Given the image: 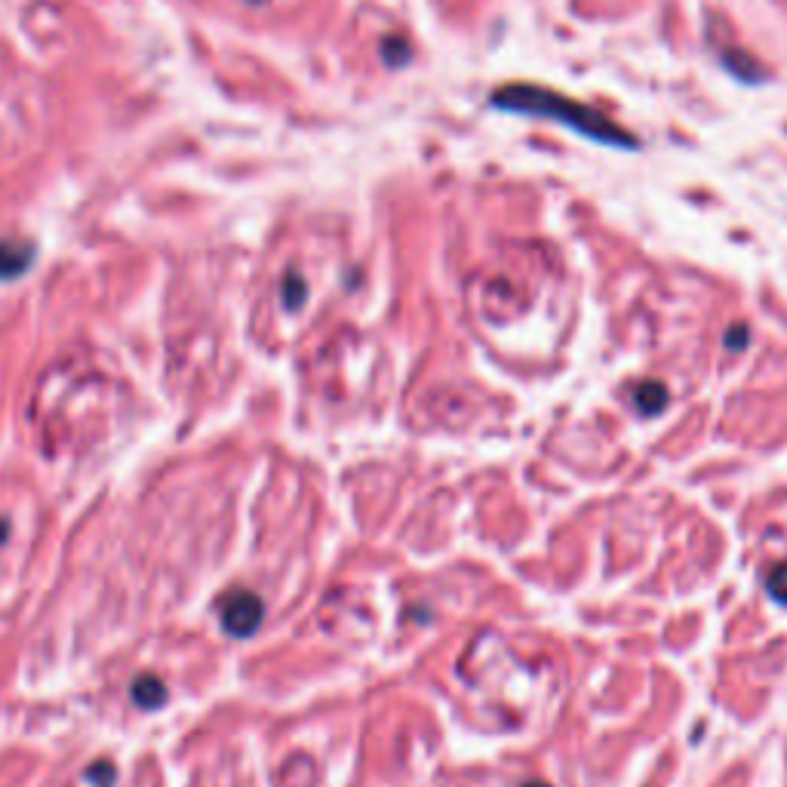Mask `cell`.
<instances>
[{
    "mask_svg": "<svg viewBox=\"0 0 787 787\" xmlns=\"http://www.w3.org/2000/svg\"><path fill=\"white\" fill-rule=\"evenodd\" d=\"M250 4H262V0H250Z\"/></svg>",
    "mask_w": 787,
    "mask_h": 787,
    "instance_id": "cell-14",
    "label": "cell"
},
{
    "mask_svg": "<svg viewBox=\"0 0 787 787\" xmlns=\"http://www.w3.org/2000/svg\"><path fill=\"white\" fill-rule=\"evenodd\" d=\"M523 787H548L545 781H529V784H523Z\"/></svg>",
    "mask_w": 787,
    "mask_h": 787,
    "instance_id": "cell-13",
    "label": "cell"
},
{
    "mask_svg": "<svg viewBox=\"0 0 787 787\" xmlns=\"http://www.w3.org/2000/svg\"><path fill=\"white\" fill-rule=\"evenodd\" d=\"M34 243L28 240H0V280H16L34 265Z\"/></svg>",
    "mask_w": 787,
    "mask_h": 787,
    "instance_id": "cell-3",
    "label": "cell"
},
{
    "mask_svg": "<svg viewBox=\"0 0 787 787\" xmlns=\"http://www.w3.org/2000/svg\"><path fill=\"white\" fill-rule=\"evenodd\" d=\"M133 701L139 704V708H145V711H157V708H163V704H167V686H163L157 677H139L136 683H133Z\"/></svg>",
    "mask_w": 787,
    "mask_h": 787,
    "instance_id": "cell-4",
    "label": "cell"
},
{
    "mask_svg": "<svg viewBox=\"0 0 787 787\" xmlns=\"http://www.w3.org/2000/svg\"><path fill=\"white\" fill-rule=\"evenodd\" d=\"M769 594L778 600V603H787V563H781V566H775L772 572H769Z\"/></svg>",
    "mask_w": 787,
    "mask_h": 787,
    "instance_id": "cell-9",
    "label": "cell"
},
{
    "mask_svg": "<svg viewBox=\"0 0 787 787\" xmlns=\"http://www.w3.org/2000/svg\"><path fill=\"white\" fill-rule=\"evenodd\" d=\"M219 612H222V625L231 637L256 634L262 618H265V606H262L259 594H253V591H228L219 603Z\"/></svg>",
    "mask_w": 787,
    "mask_h": 787,
    "instance_id": "cell-2",
    "label": "cell"
},
{
    "mask_svg": "<svg viewBox=\"0 0 787 787\" xmlns=\"http://www.w3.org/2000/svg\"><path fill=\"white\" fill-rule=\"evenodd\" d=\"M84 775H87V781H93V784L111 787V784H114V775H117V772H114V766H111L108 760H102V763H93V766H90V769H87Z\"/></svg>",
    "mask_w": 787,
    "mask_h": 787,
    "instance_id": "cell-10",
    "label": "cell"
},
{
    "mask_svg": "<svg viewBox=\"0 0 787 787\" xmlns=\"http://www.w3.org/2000/svg\"><path fill=\"white\" fill-rule=\"evenodd\" d=\"M305 296H308L305 280L299 274H286V280H283V305L296 311V308H302Z\"/></svg>",
    "mask_w": 787,
    "mask_h": 787,
    "instance_id": "cell-7",
    "label": "cell"
},
{
    "mask_svg": "<svg viewBox=\"0 0 787 787\" xmlns=\"http://www.w3.org/2000/svg\"><path fill=\"white\" fill-rule=\"evenodd\" d=\"M382 56L388 59V65H403L406 59H409V47H406V40H400V37H388L385 44H382Z\"/></svg>",
    "mask_w": 787,
    "mask_h": 787,
    "instance_id": "cell-8",
    "label": "cell"
},
{
    "mask_svg": "<svg viewBox=\"0 0 787 787\" xmlns=\"http://www.w3.org/2000/svg\"><path fill=\"white\" fill-rule=\"evenodd\" d=\"M7 529H10V523H7V520H0V545L7 542Z\"/></svg>",
    "mask_w": 787,
    "mask_h": 787,
    "instance_id": "cell-12",
    "label": "cell"
},
{
    "mask_svg": "<svg viewBox=\"0 0 787 787\" xmlns=\"http://www.w3.org/2000/svg\"><path fill=\"white\" fill-rule=\"evenodd\" d=\"M634 403L643 416H655V412H661L668 406V388L661 382H643L634 388Z\"/></svg>",
    "mask_w": 787,
    "mask_h": 787,
    "instance_id": "cell-5",
    "label": "cell"
},
{
    "mask_svg": "<svg viewBox=\"0 0 787 787\" xmlns=\"http://www.w3.org/2000/svg\"><path fill=\"white\" fill-rule=\"evenodd\" d=\"M489 105L502 108V111H514V114L551 117V120L563 123V127L575 130L578 136L600 142V145H615V148H628V151L637 148V139L621 130L618 123L603 117L597 108L575 102L563 93H551V90L529 87V84H511V87L495 90Z\"/></svg>",
    "mask_w": 787,
    "mask_h": 787,
    "instance_id": "cell-1",
    "label": "cell"
},
{
    "mask_svg": "<svg viewBox=\"0 0 787 787\" xmlns=\"http://www.w3.org/2000/svg\"><path fill=\"white\" fill-rule=\"evenodd\" d=\"M726 342H729V348H735V351L744 348V342H748V329H744V326H735L732 333L726 336Z\"/></svg>",
    "mask_w": 787,
    "mask_h": 787,
    "instance_id": "cell-11",
    "label": "cell"
},
{
    "mask_svg": "<svg viewBox=\"0 0 787 787\" xmlns=\"http://www.w3.org/2000/svg\"><path fill=\"white\" fill-rule=\"evenodd\" d=\"M723 62H726V68H729L735 77H741V80H760V77H763L760 65H757L751 56H744V53H726Z\"/></svg>",
    "mask_w": 787,
    "mask_h": 787,
    "instance_id": "cell-6",
    "label": "cell"
}]
</instances>
